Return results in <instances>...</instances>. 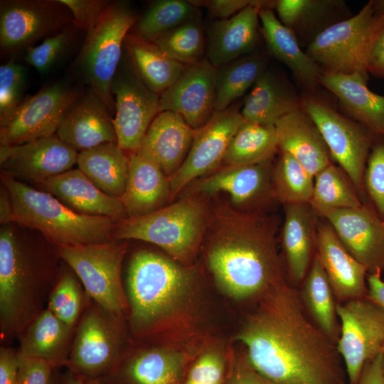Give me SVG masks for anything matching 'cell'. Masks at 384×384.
<instances>
[{
  "mask_svg": "<svg viewBox=\"0 0 384 384\" xmlns=\"http://www.w3.org/2000/svg\"><path fill=\"white\" fill-rule=\"evenodd\" d=\"M48 270L38 255L4 225L0 232V325L3 338L21 334L45 309Z\"/></svg>",
  "mask_w": 384,
  "mask_h": 384,
  "instance_id": "obj_3",
  "label": "cell"
},
{
  "mask_svg": "<svg viewBox=\"0 0 384 384\" xmlns=\"http://www.w3.org/2000/svg\"><path fill=\"white\" fill-rule=\"evenodd\" d=\"M267 55L255 51L217 68L215 80V111L230 107L236 99L252 88L267 69Z\"/></svg>",
  "mask_w": 384,
  "mask_h": 384,
  "instance_id": "obj_38",
  "label": "cell"
},
{
  "mask_svg": "<svg viewBox=\"0 0 384 384\" xmlns=\"http://www.w3.org/2000/svg\"><path fill=\"white\" fill-rule=\"evenodd\" d=\"M49 384H85V381L70 370L63 374L54 375L52 373Z\"/></svg>",
  "mask_w": 384,
  "mask_h": 384,
  "instance_id": "obj_58",
  "label": "cell"
},
{
  "mask_svg": "<svg viewBox=\"0 0 384 384\" xmlns=\"http://www.w3.org/2000/svg\"><path fill=\"white\" fill-rule=\"evenodd\" d=\"M71 12L73 25L84 31L90 32L98 23L110 1L103 0H60Z\"/></svg>",
  "mask_w": 384,
  "mask_h": 384,
  "instance_id": "obj_49",
  "label": "cell"
},
{
  "mask_svg": "<svg viewBox=\"0 0 384 384\" xmlns=\"http://www.w3.org/2000/svg\"><path fill=\"white\" fill-rule=\"evenodd\" d=\"M18 370V352L11 348H0V384H17Z\"/></svg>",
  "mask_w": 384,
  "mask_h": 384,
  "instance_id": "obj_52",
  "label": "cell"
},
{
  "mask_svg": "<svg viewBox=\"0 0 384 384\" xmlns=\"http://www.w3.org/2000/svg\"><path fill=\"white\" fill-rule=\"evenodd\" d=\"M138 18L127 3L110 2L96 26L86 34L76 59L84 79L111 114H115L112 81L122 57L125 37Z\"/></svg>",
  "mask_w": 384,
  "mask_h": 384,
  "instance_id": "obj_8",
  "label": "cell"
},
{
  "mask_svg": "<svg viewBox=\"0 0 384 384\" xmlns=\"http://www.w3.org/2000/svg\"><path fill=\"white\" fill-rule=\"evenodd\" d=\"M120 316L95 303L82 316L69 353L68 370L84 381L101 380L121 364Z\"/></svg>",
  "mask_w": 384,
  "mask_h": 384,
  "instance_id": "obj_9",
  "label": "cell"
},
{
  "mask_svg": "<svg viewBox=\"0 0 384 384\" xmlns=\"http://www.w3.org/2000/svg\"><path fill=\"white\" fill-rule=\"evenodd\" d=\"M325 218L368 274L384 272V221L368 203L329 213Z\"/></svg>",
  "mask_w": 384,
  "mask_h": 384,
  "instance_id": "obj_20",
  "label": "cell"
},
{
  "mask_svg": "<svg viewBox=\"0 0 384 384\" xmlns=\"http://www.w3.org/2000/svg\"><path fill=\"white\" fill-rule=\"evenodd\" d=\"M259 18L260 33L269 53L289 68L306 91H316L321 85L323 70L279 21L274 12L273 1L260 9Z\"/></svg>",
  "mask_w": 384,
  "mask_h": 384,
  "instance_id": "obj_26",
  "label": "cell"
},
{
  "mask_svg": "<svg viewBox=\"0 0 384 384\" xmlns=\"http://www.w3.org/2000/svg\"><path fill=\"white\" fill-rule=\"evenodd\" d=\"M373 143L368 155L363 176L365 191L384 221V140Z\"/></svg>",
  "mask_w": 384,
  "mask_h": 384,
  "instance_id": "obj_47",
  "label": "cell"
},
{
  "mask_svg": "<svg viewBox=\"0 0 384 384\" xmlns=\"http://www.w3.org/2000/svg\"><path fill=\"white\" fill-rule=\"evenodd\" d=\"M153 42L183 65L197 63L206 52V38L201 15L160 36Z\"/></svg>",
  "mask_w": 384,
  "mask_h": 384,
  "instance_id": "obj_43",
  "label": "cell"
},
{
  "mask_svg": "<svg viewBox=\"0 0 384 384\" xmlns=\"http://www.w3.org/2000/svg\"><path fill=\"white\" fill-rule=\"evenodd\" d=\"M82 306V290L75 275L63 272L48 298V307L59 319L75 327Z\"/></svg>",
  "mask_w": 384,
  "mask_h": 384,
  "instance_id": "obj_44",
  "label": "cell"
},
{
  "mask_svg": "<svg viewBox=\"0 0 384 384\" xmlns=\"http://www.w3.org/2000/svg\"><path fill=\"white\" fill-rule=\"evenodd\" d=\"M383 356H384V348H383Z\"/></svg>",
  "mask_w": 384,
  "mask_h": 384,
  "instance_id": "obj_61",
  "label": "cell"
},
{
  "mask_svg": "<svg viewBox=\"0 0 384 384\" xmlns=\"http://www.w3.org/2000/svg\"><path fill=\"white\" fill-rule=\"evenodd\" d=\"M274 127L279 150L291 155L312 176L331 164L319 129L302 107L282 117Z\"/></svg>",
  "mask_w": 384,
  "mask_h": 384,
  "instance_id": "obj_29",
  "label": "cell"
},
{
  "mask_svg": "<svg viewBox=\"0 0 384 384\" xmlns=\"http://www.w3.org/2000/svg\"><path fill=\"white\" fill-rule=\"evenodd\" d=\"M278 149L274 125L245 120L233 136L223 163L239 166L272 160Z\"/></svg>",
  "mask_w": 384,
  "mask_h": 384,
  "instance_id": "obj_40",
  "label": "cell"
},
{
  "mask_svg": "<svg viewBox=\"0 0 384 384\" xmlns=\"http://www.w3.org/2000/svg\"><path fill=\"white\" fill-rule=\"evenodd\" d=\"M73 331L46 308L20 334L18 353L46 361L55 368L66 366Z\"/></svg>",
  "mask_w": 384,
  "mask_h": 384,
  "instance_id": "obj_34",
  "label": "cell"
},
{
  "mask_svg": "<svg viewBox=\"0 0 384 384\" xmlns=\"http://www.w3.org/2000/svg\"><path fill=\"white\" fill-rule=\"evenodd\" d=\"M209 210L196 195H188L149 214L119 221L113 235L119 240H138L164 249L186 261L204 236Z\"/></svg>",
  "mask_w": 384,
  "mask_h": 384,
  "instance_id": "obj_6",
  "label": "cell"
},
{
  "mask_svg": "<svg viewBox=\"0 0 384 384\" xmlns=\"http://www.w3.org/2000/svg\"><path fill=\"white\" fill-rule=\"evenodd\" d=\"M115 96L112 119L117 145L125 152H135L154 119L160 111V95L151 91L141 78L126 49L112 81Z\"/></svg>",
  "mask_w": 384,
  "mask_h": 384,
  "instance_id": "obj_11",
  "label": "cell"
},
{
  "mask_svg": "<svg viewBox=\"0 0 384 384\" xmlns=\"http://www.w3.org/2000/svg\"><path fill=\"white\" fill-rule=\"evenodd\" d=\"M380 275V272L367 274V297L384 308V282Z\"/></svg>",
  "mask_w": 384,
  "mask_h": 384,
  "instance_id": "obj_56",
  "label": "cell"
},
{
  "mask_svg": "<svg viewBox=\"0 0 384 384\" xmlns=\"http://www.w3.org/2000/svg\"><path fill=\"white\" fill-rule=\"evenodd\" d=\"M277 17L306 48L323 31L352 15L341 0L273 1Z\"/></svg>",
  "mask_w": 384,
  "mask_h": 384,
  "instance_id": "obj_28",
  "label": "cell"
},
{
  "mask_svg": "<svg viewBox=\"0 0 384 384\" xmlns=\"http://www.w3.org/2000/svg\"><path fill=\"white\" fill-rule=\"evenodd\" d=\"M316 255L338 303L367 296V269L348 252L329 222L318 223Z\"/></svg>",
  "mask_w": 384,
  "mask_h": 384,
  "instance_id": "obj_22",
  "label": "cell"
},
{
  "mask_svg": "<svg viewBox=\"0 0 384 384\" xmlns=\"http://www.w3.org/2000/svg\"><path fill=\"white\" fill-rule=\"evenodd\" d=\"M301 107V98L277 73L267 69L245 97L240 113L247 122L274 125Z\"/></svg>",
  "mask_w": 384,
  "mask_h": 384,
  "instance_id": "obj_33",
  "label": "cell"
},
{
  "mask_svg": "<svg viewBox=\"0 0 384 384\" xmlns=\"http://www.w3.org/2000/svg\"><path fill=\"white\" fill-rule=\"evenodd\" d=\"M356 384H384L383 351L366 363Z\"/></svg>",
  "mask_w": 384,
  "mask_h": 384,
  "instance_id": "obj_53",
  "label": "cell"
},
{
  "mask_svg": "<svg viewBox=\"0 0 384 384\" xmlns=\"http://www.w3.org/2000/svg\"><path fill=\"white\" fill-rule=\"evenodd\" d=\"M272 160L239 166H224L212 174L201 177L190 185L188 195H213L224 192L229 195L238 210L251 212L275 199L272 188ZM276 200V199H275Z\"/></svg>",
  "mask_w": 384,
  "mask_h": 384,
  "instance_id": "obj_17",
  "label": "cell"
},
{
  "mask_svg": "<svg viewBox=\"0 0 384 384\" xmlns=\"http://www.w3.org/2000/svg\"><path fill=\"white\" fill-rule=\"evenodd\" d=\"M299 293L303 306L314 324L337 343L341 334L336 311L338 302L316 254Z\"/></svg>",
  "mask_w": 384,
  "mask_h": 384,
  "instance_id": "obj_36",
  "label": "cell"
},
{
  "mask_svg": "<svg viewBox=\"0 0 384 384\" xmlns=\"http://www.w3.org/2000/svg\"><path fill=\"white\" fill-rule=\"evenodd\" d=\"M260 301L237 337L256 371L277 384H348L336 343L312 321L297 287L285 280Z\"/></svg>",
  "mask_w": 384,
  "mask_h": 384,
  "instance_id": "obj_1",
  "label": "cell"
},
{
  "mask_svg": "<svg viewBox=\"0 0 384 384\" xmlns=\"http://www.w3.org/2000/svg\"><path fill=\"white\" fill-rule=\"evenodd\" d=\"M309 203L318 216L325 218L333 210L358 208L364 203L345 171L331 163L314 176Z\"/></svg>",
  "mask_w": 384,
  "mask_h": 384,
  "instance_id": "obj_39",
  "label": "cell"
},
{
  "mask_svg": "<svg viewBox=\"0 0 384 384\" xmlns=\"http://www.w3.org/2000/svg\"><path fill=\"white\" fill-rule=\"evenodd\" d=\"M60 0H9L0 4V47L11 53L33 46L73 25Z\"/></svg>",
  "mask_w": 384,
  "mask_h": 384,
  "instance_id": "obj_14",
  "label": "cell"
},
{
  "mask_svg": "<svg viewBox=\"0 0 384 384\" xmlns=\"http://www.w3.org/2000/svg\"><path fill=\"white\" fill-rule=\"evenodd\" d=\"M58 82L24 100L9 123L0 128L2 146H14L56 134L65 115L82 95Z\"/></svg>",
  "mask_w": 384,
  "mask_h": 384,
  "instance_id": "obj_15",
  "label": "cell"
},
{
  "mask_svg": "<svg viewBox=\"0 0 384 384\" xmlns=\"http://www.w3.org/2000/svg\"><path fill=\"white\" fill-rule=\"evenodd\" d=\"M26 70L11 60L0 67V128L6 126L16 114L25 89Z\"/></svg>",
  "mask_w": 384,
  "mask_h": 384,
  "instance_id": "obj_45",
  "label": "cell"
},
{
  "mask_svg": "<svg viewBox=\"0 0 384 384\" xmlns=\"http://www.w3.org/2000/svg\"><path fill=\"white\" fill-rule=\"evenodd\" d=\"M199 7L193 1H155L138 18L131 33L153 41L160 36L200 16Z\"/></svg>",
  "mask_w": 384,
  "mask_h": 384,
  "instance_id": "obj_41",
  "label": "cell"
},
{
  "mask_svg": "<svg viewBox=\"0 0 384 384\" xmlns=\"http://www.w3.org/2000/svg\"><path fill=\"white\" fill-rule=\"evenodd\" d=\"M57 247L94 302L121 317L127 304L121 280L125 247L111 241Z\"/></svg>",
  "mask_w": 384,
  "mask_h": 384,
  "instance_id": "obj_10",
  "label": "cell"
},
{
  "mask_svg": "<svg viewBox=\"0 0 384 384\" xmlns=\"http://www.w3.org/2000/svg\"><path fill=\"white\" fill-rule=\"evenodd\" d=\"M78 169L106 194L121 198L124 193L129 156L116 142L100 144L78 153Z\"/></svg>",
  "mask_w": 384,
  "mask_h": 384,
  "instance_id": "obj_35",
  "label": "cell"
},
{
  "mask_svg": "<svg viewBox=\"0 0 384 384\" xmlns=\"http://www.w3.org/2000/svg\"><path fill=\"white\" fill-rule=\"evenodd\" d=\"M127 182L120 198L128 218L149 214L171 201L169 177L154 161L139 151L130 153Z\"/></svg>",
  "mask_w": 384,
  "mask_h": 384,
  "instance_id": "obj_30",
  "label": "cell"
},
{
  "mask_svg": "<svg viewBox=\"0 0 384 384\" xmlns=\"http://www.w3.org/2000/svg\"><path fill=\"white\" fill-rule=\"evenodd\" d=\"M358 75L323 72L320 85L331 91L341 107L375 137L384 140V96L371 91Z\"/></svg>",
  "mask_w": 384,
  "mask_h": 384,
  "instance_id": "obj_31",
  "label": "cell"
},
{
  "mask_svg": "<svg viewBox=\"0 0 384 384\" xmlns=\"http://www.w3.org/2000/svg\"><path fill=\"white\" fill-rule=\"evenodd\" d=\"M228 384H277L260 375L248 363L236 371Z\"/></svg>",
  "mask_w": 384,
  "mask_h": 384,
  "instance_id": "obj_55",
  "label": "cell"
},
{
  "mask_svg": "<svg viewBox=\"0 0 384 384\" xmlns=\"http://www.w3.org/2000/svg\"><path fill=\"white\" fill-rule=\"evenodd\" d=\"M108 109L90 89L65 115L56 135L80 151L108 142L117 143V135Z\"/></svg>",
  "mask_w": 384,
  "mask_h": 384,
  "instance_id": "obj_23",
  "label": "cell"
},
{
  "mask_svg": "<svg viewBox=\"0 0 384 384\" xmlns=\"http://www.w3.org/2000/svg\"><path fill=\"white\" fill-rule=\"evenodd\" d=\"M217 68L205 57L186 65L176 82L160 95V111L181 115L193 129L204 125L215 110Z\"/></svg>",
  "mask_w": 384,
  "mask_h": 384,
  "instance_id": "obj_19",
  "label": "cell"
},
{
  "mask_svg": "<svg viewBox=\"0 0 384 384\" xmlns=\"http://www.w3.org/2000/svg\"><path fill=\"white\" fill-rule=\"evenodd\" d=\"M272 183L275 199L284 205L309 203L311 200L314 176L286 152L280 151L272 169Z\"/></svg>",
  "mask_w": 384,
  "mask_h": 384,
  "instance_id": "obj_42",
  "label": "cell"
},
{
  "mask_svg": "<svg viewBox=\"0 0 384 384\" xmlns=\"http://www.w3.org/2000/svg\"><path fill=\"white\" fill-rule=\"evenodd\" d=\"M191 279L170 259L152 251L137 252L127 276L133 328L146 331L168 316L187 294Z\"/></svg>",
  "mask_w": 384,
  "mask_h": 384,
  "instance_id": "obj_5",
  "label": "cell"
},
{
  "mask_svg": "<svg viewBox=\"0 0 384 384\" xmlns=\"http://www.w3.org/2000/svg\"><path fill=\"white\" fill-rule=\"evenodd\" d=\"M255 1V0L193 1L198 7L204 6L207 9L208 15L215 20L229 18Z\"/></svg>",
  "mask_w": 384,
  "mask_h": 384,
  "instance_id": "obj_51",
  "label": "cell"
},
{
  "mask_svg": "<svg viewBox=\"0 0 384 384\" xmlns=\"http://www.w3.org/2000/svg\"><path fill=\"white\" fill-rule=\"evenodd\" d=\"M270 1L255 0L233 16L211 22L207 30L206 58L213 66L219 68L256 51L260 33L259 12Z\"/></svg>",
  "mask_w": 384,
  "mask_h": 384,
  "instance_id": "obj_21",
  "label": "cell"
},
{
  "mask_svg": "<svg viewBox=\"0 0 384 384\" xmlns=\"http://www.w3.org/2000/svg\"><path fill=\"white\" fill-rule=\"evenodd\" d=\"M54 369L46 361L18 355L17 384H49Z\"/></svg>",
  "mask_w": 384,
  "mask_h": 384,
  "instance_id": "obj_50",
  "label": "cell"
},
{
  "mask_svg": "<svg viewBox=\"0 0 384 384\" xmlns=\"http://www.w3.org/2000/svg\"><path fill=\"white\" fill-rule=\"evenodd\" d=\"M41 185L76 213L118 221L128 218L121 198L102 192L78 169L51 177Z\"/></svg>",
  "mask_w": 384,
  "mask_h": 384,
  "instance_id": "obj_27",
  "label": "cell"
},
{
  "mask_svg": "<svg viewBox=\"0 0 384 384\" xmlns=\"http://www.w3.org/2000/svg\"><path fill=\"white\" fill-rule=\"evenodd\" d=\"M284 206L282 245L289 280L296 287L304 281L316 254L318 215L309 203Z\"/></svg>",
  "mask_w": 384,
  "mask_h": 384,
  "instance_id": "obj_25",
  "label": "cell"
},
{
  "mask_svg": "<svg viewBox=\"0 0 384 384\" xmlns=\"http://www.w3.org/2000/svg\"><path fill=\"white\" fill-rule=\"evenodd\" d=\"M14 222V209L10 194L2 185L0 191V223L1 225Z\"/></svg>",
  "mask_w": 384,
  "mask_h": 384,
  "instance_id": "obj_57",
  "label": "cell"
},
{
  "mask_svg": "<svg viewBox=\"0 0 384 384\" xmlns=\"http://www.w3.org/2000/svg\"><path fill=\"white\" fill-rule=\"evenodd\" d=\"M373 3L376 11L384 15V0H373Z\"/></svg>",
  "mask_w": 384,
  "mask_h": 384,
  "instance_id": "obj_59",
  "label": "cell"
},
{
  "mask_svg": "<svg viewBox=\"0 0 384 384\" xmlns=\"http://www.w3.org/2000/svg\"><path fill=\"white\" fill-rule=\"evenodd\" d=\"M244 122L237 107L230 106L225 110L215 111L208 122L194 129L186 160L169 178L171 200L186 186L213 171L223 163L233 136Z\"/></svg>",
  "mask_w": 384,
  "mask_h": 384,
  "instance_id": "obj_16",
  "label": "cell"
},
{
  "mask_svg": "<svg viewBox=\"0 0 384 384\" xmlns=\"http://www.w3.org/2000/svg\"><path fill=\"white\" fill-rule=\"evenodd\" d=\"M85 384H104L100 380H87L85 381Z\"/></svg>",
  "mask_w": 384,
  "mask_h": 384,
  "instance_id": "obj_60",
  "label": "cell"
},
{
  "mask_svg": "<svg viewBox=\"0 0 384 384\" xmlns=\"http://www.w3.org/2000/svg\"><path fill=\"white\" fill-rule=\"evenodd\" d=\"M277 225L262 210L225 204L209 212L206 260L215 282L237 299L262 297L287 280L275 244Z\"/></svg>",
  "mask_w": 384,
  "mask_h": 384,
  "instance_id": "obj_2",
  "label": "cell"
},
{
  "mask_svg": "<svg viewBox=\"0 0 384 384\" xmlns=\"http://www.w3.org/2000/svg\"><path fill=\"white\" fill-rule=\"evenodd\" d=\"M124 43L144 84L159 95L176 82L186 66L171 58L154 42L131 33L126 36Z\"/></svg>",
  "mask_w": 384,
  "mask_h": 384,
  "instance_id": "obj_37",
  "label": "cell"
},
{
  "mask_svg": "<svg viewBox=\"0 0 384 384\" xmlns=\"http://www.w3.org/2000/svg\"><path fill=\"white\" fill-rule=\"evenodd\" d=\"M368 72L377 78H384V29L372 50Z\"/></svg>",
  "mask_w": 384,
  "mask_h": 384,
  "instance_id": "obj_54",
  "label": "cell"
},
{
  "mask_svg": "<svg viewBox=\"0 0 384 384\" xmlns=\"http://www.w3.org/2000/svg\"><path fill=\"white\" fill-rule=\"evenodd\" d=\"M78 155L56 134L22 144L0 146L3 173L40 184L70 170L77 163Z\"/></svg>",
  "mask_w": 384,
  "mask_h": 384,
  "instance_id": "obj_18",
  "label": "cell"
},
{
  "mask_svg": "<svg viewBox=\"0 0 384 384\" xmlns=\"http://www.w3.org/2000/svg\"><path fill=\"white\" fill-rule=\"evenodd\" d=\"M341 334L336 343L348 384H356L366 363L384 348V308L367 296L338 303Z\"/></svg>",
  "mask_w": 384,
  "mask_h": 384,
  "instance_id": "obj_13",
  "label": "cell"
},
{
  "mask_svg": "<svg viewBox=\"0 0 384 384\" xmlns=\"http://www.w3.org/2000/svg\"><path fill=\"white\" fill-rule=\"evenodd\" d=\"M75 29L70 25L41 44L28 48L25 61L41 73L47 72L69 47Z\"/></svg>",
  "mask_w": 384,
  "mask_h": 384,
  "instance_id": "obj_46",
  "label": "cell"
},
{
  "mask_svg": "<svg viewBox=\"0 0 384 384\" xmlns=\"http://www.w3.org/2000/svg\"><path fill=\"white\" fill-rule=\"evenodd\" d=\"M301 107L319 129L331 157L348 176L361 199L364 200L363 176L374 135L310 95L301 98Z\"/></svg>",
  "mask_w": 384,
  "mask_h": 384,
  "instance_id": "obj_12",
  "label": "cell"
},
{
  "mask_svg": "<svg viewBox=\"0 0 384 384\" xmlns=\"http://www.w3.org/2000/svg\"><path fill=\"white\" fill-rule=\"evenodd\" d=\"M185 359L180 353L162 348L145 350L121 363L104 384H182Z\"/></svg>",
  "mask_w": 384,
  "mask_h": 384,
  "instance_id": "obj_32",
  "label": "cell"
},
{
  "mask_svg": "<svg viewBox=\"0 0 384 384\" xmlns=\"http://www.w3.org/2000/svg\"><path fill=\"white\" fill-rule=\"evenodd\" d=\"M384 29V15L373 0L359 12L320 33L306 48L323 72L358 75L368 80L372 50Z\"/></svg>",
  "mask_w": 384,
  "mask_h": 384,
  "instance_id": "obj_7",
  "label": "cell"
},
{
  "mask_svg": "<svg viewBox=\"0 0 384 384\" xmlns=\"http://www.w3.org/2000/svg\"><path fill=\"white\" fill-rule=\"evenodd\" d=\"M193 134L181 115L162 111L152 121L137 151L154 161L169 178L186 160Z\"/></svg>",
  "mask_w": 384,
  "mask_h": 384,
  "instance_id": "obj_24",
  "label": "cell"
},
{
  "mask_svg": "<svg viewBox=\"0 0 384 384\" xmlns=\"http://www.w3.org/2000/svg\"><path fill=\"white\" fill-rule=\"evenodd\" d=\"M225 372V361L220 354L209 351L195 361L184 384H222Z\"/></svg>",
  "mask_w": 384,
  "mask_h": 384,
  "instance_id": "obj_48",
  "label": "cell"
},
{
  "mask_svg": "<svg viewBox=\"0 0 384 384\" xmlns=\"http://www.w3.org/2000/svg\"><path fill=\"white\" fill-rule=\"evenodd\" d=\"M1 181L10 194L14 222L40 231L57 247L110 241L117 220L76 213L50 193L4 173Z\"/></svg>",
  "mask_w": 384,
  "mask_h": 384,
  "instance_id": "obj_4",
  "label": "cell"
}]
</instances>
